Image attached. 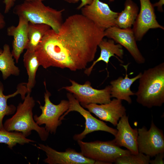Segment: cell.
<instances>
[{"mask_svg": "<svg viewBox=\"0 0 164 164\" xmlns=\"http://www.w3.org/2000/svg\"><path fill=\"white\" fill-rule=\"evenodd\" d=\"M105 30L82 14L70 16L58 32L51 29L45 34L35 51L39 66L85 69L94 60Z\"/></svg>", "mask_w": 164, "mask_h": 164, "instance_id": "6da1fadb", "label": "cell"}, {"mask_svg": "<svg viewBox=\"0 0 164 164\" xmlns=\"http://www.w3.org/2000/svg\"><path fill=\"white\" fill-rule=\"evenodd\" d=\"M135 95L138 103L148 108L164 103V63L144 70Z\"/></svg>", "mask_w": 164, "mask_h": 164, "instance_id": "7a4b0ae2", "label": "cell"}, {"mask_svg": "<svg viewBox=\"0 0 164 164\" xmlns=\"http://www.w3.org/2000/svg\"><path fill=\"white\" fill-rule=\"evenodd\" d=\"M23 100L22 103L18 104L14 114L5 121L3 124L4 129L9 132H21L26 137L31 135L32 130H34L42 141H46L49 133L45 127L39 126L33 117L35 100L29 93H27Z\"/></svg>", "mask_w": 164, "mask_h": 164, "instance_id": "3957f363", "label": "cell"}, {"mask_svg": "<svg viewBox=\"0 0 164 164\" xmlns=\"http://www.w3.org/2000/svg\"><path fill=\"white\" fill-rule=\"evenodd\" d=\"M64 9L58 10L45 5L41 0L24 1L16 5L13 12L19 17L26 19L29 23L49 25L58 32L63 23L62 14Z\"/></svg>", "mask_w": 164, "mask_h": 164, "instance_id": "277c9868", "label": "cell"}, {"mask_svg": "<svg viewBox=\"0 0 164 164\" xmlns=\"http://www.w3.org/2000/svg\"><path fill=\"white\" fill-rule=\"evenodd\" d=\"M81 152L85 157L100 162L101 164L114 163L118 157L131 153L128 150L121 149L113 140L95 141L85 142L77 141Z\"/></svg>", "mask_w": 164, "mask_h": 164, "instance_id": "5b68a950", "label": "cell"}, {"mask_svg": "<svg viewBox=\"0 0 164 164\" xmlns=\"http://www.w3.org/2000/svg\"><path fill=\"white\" fill-rule=\"evenodd\" d=\"M51 95L46 89L44 95V105H41L38 101L42 113L39 116L35 115L33 118L39 125H45V128L48 132L55 134L58 127L62 123L60 118L68 110L69 104L68 101L63 100L58 104H55L50 99Z\"/></svg>", "mask_w": 164, "mask_h": 164, "instance_id": "8992f818", "label": "cell"}, {"mask_svg": "<svg viewBox=\"0 0 164 164\" xmlns=\"http://www.w3.org/2000/svg\"><path fill=\"white\" fill-rule=\"evenodd\" d=\"M67 97L69 102V108L68 110L60 117V120L64 119V117L69 113L75 111L79 113L84 118L85 127L81 133L76 134L73 138L74 140H82L86 135L94 132L103 131L108 132L115 136L117 130L109 127L106 123L94 117L88 111L84 109L79 102L70 93L67 94Z\"/></svg>", "mask_w": 164, "mask_h": 164, "instance_id": "52a82bcc", "label": "cell"}, {"mask_svg": "<svg viewBox=\"0 0 164 164\" xmlns=\"http://www.w3.org/2000/svg\"><path fill=\"white\" fill-rule=\"evenodd\" d=\"M70 81L71 83L70 86L64 87L62 88L73 94L82 106L90 104H105L111 101L110 85L103 89L98 90L91 87L89 81L83 84L71 79Z\"/></svg>", "mask_w": 164, "mask_h": 164, "instance_id": "ba28073f", "label": "cell"}, {"mask_svg": "<svg viewBox=\"0 0 164 164\" xmlns=\"http://www.w3.org/2000/svg\"><path fill=\"white\" fill-rule=\"evenodd\" d=\"M137 145L138 152L150 157L164 152V135L152 121L149 129L143 126L138 129Z\"/></svg>", "mask_w": 164, "mask_h": 164, "instance_id": "9c48e42d", "label": "cell"}, {"mask_svg": "<svg viewBox=\"0 0 164 164\" xmlns=\"http://www.w3.org/2000/svg\"><path fill=\"white\" fill-rule=\"evenodd\" d=\"M81 14L99 27L105 30L115 26L118 12L113 11L108 5L100 0H93L81 9Z\"/></svg>", "mask_w": 164, "mask_h": 164, "instance_id": "30bf717a", "label": "cell"}, {"mask_svg": "<svg viewBox=\"0 0 164 164\" xmlns=\"http://www.w3.org/2000/svg\"><path fill=\"white\" fill-rule=\"evenodd\" d=\"M104 36L124 46L136 63L139 64L144 63L145 58L137 46L132 29L121 28L114 26L106 29Z\"/></svg>", "mask_w": 164, "mask_h": 164, "instance_id": "8fae6325", "label": "cell"}, {"mask_svg": "<svg viewBox=\"0 0 164 164\" xmlns=\"http://www.w3.org/2000/svg\"><path fill=\"white\" fill-rule=\"evenodd\" d=\"M140 8L133 25V30L136 41H140L150 29L159 28L163 26L156 20L154 6L150 0H139Z\"/></svg>", "mask_w": 164, "mask_h": 164, "instance_id": "7c38bea8", "label": "cell"}, {"mask_svg": "<svg viewBox=\"0 0 164 164\" xmlns=\"http://www.w3.org/2000/svg\"><path fill=\"white\" fill-rule=\"evenodd\" d=\"M37 147L45 152L47 157L43 161L47 164H99V162L86 157L81 152L70 148L61 152L42 144H39Z\"/></svg>", "mask_w": 164, "mask_h": 164, "instance_id": "4fadbf2b", "label": "cell"}, {"mask_svg": "<svg viewBox=\"0 0 164 164\" xmlns=\"http://www.w3.org/2000/svg\"><path fill=\"white\" fill-rule=\"evenodd\" d=\"M100 119L116 126L120 118L126 114L122 101L115 98L109 103L100 104H90L82 106Z\"/></svg>", "mask_w": 164, "mask_h": 164, "instance_id": "5bb4252c", "label": "cell"}, {"mask_svg": "<svg viewBox=\"0 0 164 164\" xmlns=\"http://www.w3.org/2000/svg\"><path fill=\"white\" fill-rule=\"evenodd\" d=\"M116 126L117 132L113 139L115 144L120 147L126 148L132 154L138 153V129L131 127L128 116L126 114L121 117Z\"/></svg>", "mask_w": 164, "mask_h": 164, "instance_id": "9a60e30c", "label": "cell"}, {"mask_svg": "<svg viewBox=\"0 0 164 164\" xmlns=\"http://www.w3.org/2000/svg\"><path fill=\"white\" fill-rule=\"evenodd\" d=\"M19 22L16 26H12L7 29L8 36L13 37L12 49L11 51L16 63H17L20 56L26 49L28 42V30L29 22L25 19L19 17Z\"/></svg>", "mask_w": 164, "mask_h": 164, "instance_id": "2e32d148", "label": "cell"}, {"mask_svg": "<svg viewBox=\"0 0 164 164\" xmlns=\"http://www.w3.org/2000/svg\"><path fill=\"white\" fill-rule=\"evenodd\" d=\"M128 66V65L123 66L126 71L124 78L120 76L110 82L111 95V97L125 100L130 104L132 102L130 96L135 95V93L131 90L130 87L135 81L139 79L142 73H139L134 77L129 78L127 73Z\"/></svg>", "mask_w": 164, "mask_h": 164, "instance_id": "e0dca14e", "label": "cell"}, {"mask_svg": "<svg viewBox=\"0 0 164 164\" xmlns=\"http://www.w3.org/2000/svg\"><path fill=\"white\" fill-rule=\"evenodd\" d=\"M115 42L111 39L107 40L103 38L102 40L98 46L101 50L100 56L90 67L85 69L84 71L85 74L89 75L94 67L98 62L103 61L108 65L111 57H116L115 55L121 59L123 58L124 54L123 46L119 44H116Z\"/></svg>", "mask_w": 164, "mask_h": 164, "instance_id": "ac0fdd59", "label": "cell"}, {"mask_svg": "<svg viewBox=\"0 0 164 164\" xmlns=\"http://www.w3.org/2000/svg\"><path fill=\"white\" fill-rule=\"evenodd\" d=\"M4 90L3 85L0 81V130L4 129L2 121L5 116L13 114L16 109V108L14 105H8L7 104L8 99L19 94L21 96L22 100H24L26 94L28 93L26 83H22L18 84L17 87V90L12 94L5 95L3 93Z\"/></svg>", "mask_w": 164, "mask_h": 164, "instance_id": "d6986e66", "label": "cell"}, {"mask_svg": "<svg viewBox=\"0 0 164 164\" xmlns=\"http://www.w3.org/2000/svg\"><path fill=\"white\" fill-rule=\"evenodd\" d=\"M124 8L118 13L115 21V26L121 28H131L134 24L138 13L139 9L132 0H126Z\"/></svg>", "mask_w": 164, "mask_h": 164, "instance_id": "ffe728a7", "label": "cell"}, {"mask_svg": "<svg viewBox=\"0 0 164 164\" xmlns=\"http://www.w3.org/2000/svg\"><path fill=\"white\" fill-rule=\"evenodd\" d=\"M13 58L9 45L4 44L2 52L0 54V71L4 80L11 75L18 76L19 75L20 70L15 65Z\"/></svg>", "mask_w": 164, "mask_h": 164, "instance_id": "44dd1931", "label": "cell"}, {"mask_svg": "<svg viewBox=\"0 0 164 164\" xmlns=\"http://www.w3.org/2000/svg\"><path fill=\"white\" fill-rule=\"evenodd\" d=\"M23 57L24 65L28 76L26 87L28 93H31L36 84V74L39 65L35 51L26 50Z\"/></svg>", "mask_w": 164, "mask_h": 164, "instance_id": "7402d4cb", "label": "cell"}, {"mask_svg": "<svg viewBox=\"0 0 164 164\" xmlns=\"http://www.w3.org/2000/svg\"><path fill=\"white\" fill-rule=\"evenodd\" d=\"M51 28L49 25L45 24L29 23L28 42L26 50L35 51L46 33Z\"/></svg>", "mask_w": 164, "mask_h": 164, "instance_id": "603a6c76", "label": "cell"}, {"mask_svg": "<svg viewBox=\"0 0 164 164\" xmlns=\"http://www.w3.org/2000/svg\"><path fill=\"white\" fill-rule=\"evenodd\" d=\"M35 142L27 138L21 132H9L5 129L0 130V143L7 145L10 149H12L18 144L23 145Z\"/></svg>", "mask_w": 164, "mask_h": 164, "instance_id": "cb8c5ba5", "label": "cell"}, {"mask_svg": "<svg viewBox=\"0 0 164 164\" xmlns=\"http://www.w3.org/2000/svg\"><path fill=\"white\" fill-rule=\"evenodd\" d=\"M150 157L142 153L138 152L118 157L114 162L116 164H148Z\"/></svg>", "mask_w": 164, "mask_h": 164, "instance_id": "d4e9b609", "label": "cell"}, {"mask_svg": "<svg viewBox=\"0 0 164 164\" xmlns=\"http://www.w3.org/2000/svg\"><path fill=\"white\" fill-rule=\"evenodd\" d=\"M155 158L153 160H150L149 163L151 164H163L164 161V152L161 153L157 154L155 156Z\"/></svg>", "mask_w": 164, "mask_h": 164, "instance_id": "484cf974", "label": "cell"}, {"mask_svg": "<svg viewBox=\"0 0 164 164\" xmlns=\"http://www.w3.org/2000/svg\"><path fill=\"white\" fill-rule=\"evenodd\" d=\"M65 1L69 3H75L79 1H81L80 4L77 8V9H80L83 7L90 4L93 0H64Z\"/></svg>", "mask_w": 164, "mask_h": 164, "instance_id": "4316f807", "label": "cell"}, {"mask_svg": "<svg viewBox=\"0 0 164 164\" xmlns=\"http://www.w3.org/2000/svg\"><path fill=\"white\" fill-rule=\"evenodd\" d=\"M16 0H4L3 3L5 4L4 13H8L14 5Z\"/></svg>", "mask_w": 164, "mask_h": 164, "instance_id": "83f0119b", "label": "cell"}, {"mask_svg": "<svg viewBox=\"0 0 164 164\" xmlns=\"http://www.w3.org/2000/svg\"><path fill=\"white\" fill-rule=\"evenodd\" d=\"M164 4V0H159V1L153 4V6L157 7L158 10L160 12H163V5Z\"/></svg>", "mask_w": 164, "mask_h": 164, "instance_id": "f1b7e54d", "label": "cell"}, {"mask_svg": "<svg viewBox=\"0 0 164 164\" xmlns=\"http://www.w3.org/2000/svg\"><path fill=\"white\" fill-rule=\"evenodd\" d=\"M6 22L4 15L0 12V31L5 27Z\"/></svg>", "mask_w": 164, "mask_h": 164, "instance_id": "f546056e", "label": "cell"}, {"mask_svg": "<svg viewBox=\"0 0 164 164\" xmlns=\"http://www.w3.org/2000/svg\"><path fill=\"white\" fill-rule=\"evenodd\" d=\"M2 51H3V50H2V49H1L0 48V54H1L2 52Z\"/></svg>", "mask_w": 164, "mask_h": 164, "instance_id": "4dcf8cb0", "label": "cell"}, {"mask_svg": "<svg viewBox=\"0 0 164 164\" xmlns=\"http://www.w3.org/2000/svg\"><path fill=\"white\" fill-rule=\"evenodd\" d=\"M24 1H31V0H24ZM42 0V1H44L45 0Z\"/></svg>", "mask_w": 164, "mask_h": 164, "instance_id": "1f68e13d", "label": "cell"}, {"mask_svg": "<svg viewBox=\"0 0 164 164\" xmlns=\"http://www.w3.org/2000/svg\"><path fill=\"white\" fill-rule=\"evenodd\" d=\"M109 0L110 2H112L115 1V0Z\"/></svg>", "mask_w": 164, "mask_h": 164, "instance_id": "d6a6232c", "label": "cell"}]
</instances>
